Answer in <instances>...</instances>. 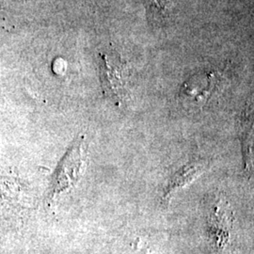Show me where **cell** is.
<instances>
[{"instance_id":"1","label":"cell","mask_w":254,"mask_h":254,"mask_svg":"<svg viewBox=\"0 0 254 254\" xmlns=\"http://www.w3.org/2000/svg\"><path fill=\"white\" fill-rule=\"evenodd\" d=\"M100 77L105 94L116 104H123L128 96L129 66L114 51L100 53Z\"/></svg>"},{"instance_id":"2","label":"cell","mask_w":254,"mask_h":254,"mask_svg":"<svg viewBox=\"0 0 254 254\" xmlns=\"http://www.w3.org/2000/svg\"><path fill=\"white\" fill-rule=\"evenodd\" d=\"M83 141V138H77L58 165L49 185V199L53 200L56 196L69 190L79 181L85 167Z\"/></svg>"},{"instance_id":"3","label":"cell","mask_w":254,"mask_h":254,"mask_svg":"<svg viewBox=\"0 0 254 254\" xmlns=\"http://www.w3.org/2000/svg\"><path fill=\"white\" fill-rule=\"evenodd\" d=\"M205 167L206 161L201 159H193L190 162L183 165L179 170H177L170 177L164 189L162 200H169L173 192L178 190L179 189L187 186L195 178H197L200 173H203Z\"/></svg>"},{"instance_id":"4","label":"cell","mask_w":254,"mask_h":254,"mask_svg":"<svg viewBox=\"0 0 254 254\" xmlns=\"http://www.w3.org/2000/svg\"><path fill=\"white\" fill-rule=\"evenodd\" d=\"M216 73H204L203 75H197L192 77L190 80L187 82L182 88V95L187 98L193 99H203L206 100L212 91V84L215 81Z\"/></svg>"},{"instance_id":"5","label":"cell","mask_w":254,"mask_h":254,"mask_svg":"<svg viewBox=\"0 0 254 254\" xmlns=\"http://www.w3.org/2000/svg\"><path fill=\"white\" fill-rule=\"evenodd\" d=\"M147 2L154 15L163 16L169 9L170 0H147Z\"/></svg>"}]
</instances>
